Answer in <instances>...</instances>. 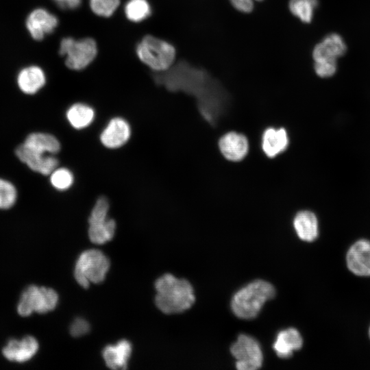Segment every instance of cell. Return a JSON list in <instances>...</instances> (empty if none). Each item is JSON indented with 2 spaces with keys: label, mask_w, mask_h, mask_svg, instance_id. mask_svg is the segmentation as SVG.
Wrapping results in <instances>:
<instances>
[{
  "label": "cell",
  "mask_w": 370,
  "mask_h": 370,
  "mask_svg": "<svg viewBox=\"0 0 370 370\" xmlns=\"http://www.w3.org/2000/svg\"><path fill=\"white\" fill-rule=\"evenodd\" d=\"M254 1H260L262 0H230L232 6L243 13H249L254 10Z\"/></svg>",
  "instance_id": "cell-32"
},
{
  "label": "cell",
  "mask_w": 370,
  "mask_h": 370,
  "mask_svg": "<svg viewBox=\"0 0 370 370\" xmlns=\"http://www.w3.org/2000/svg\"><path fill=\"white\" fill-rule=\"evenodd\" d=\"M293 226L298 237L304 241L312 242L318 237V220L310 211L299 212L294 218Z\"/></svg>",
  "instance_id": "cell-19"
},
{
  "label": "cell",
  "mask_w": 370,
  "mask_h": 370,
  "mask_svg": "<svg viewBox=\"0 0 370 370\" xmlns=\"http://www.w3.org/2000/svg\"><path fill=\"white\" fill-rule=\"evenodd\" d=\"M131 136L129 123L122 117H114L100 134V141L106 148L116 149L125 145Z\"/></svg>",
  "instance_id": "cell-12"
},
{
  "label": "cell",
  "mask_w": 370,
  "mask_h": 370,
  "mask_svg": "<svg viewBox=\"0 0 370 370\" xmlns=\"http://www.w3.org/2000/svg\"><path fill=\"white\" fill-rule=\"evenodd\" d=\"M46 75L42 68L36 65L22 69L17 75V84L25 94L34 95L46 84Z\"/></svg>",
  "instance_id": "cell-16"
},
{
  "label": "cell",
  "mask_w": 370,
  "mask_h": 370,
  "mask_svg": "<svg viewBox=\"0 0 370 370\" xmlns=\"http://www.w3.org/2000/svg\"><path fill=\"white\" fill-rule=\"evenodd\" d=\"M49 176L51 186L58 190H66L72 186L74 182L73 173L65 167H57Z\"/></svg>",
  "instance_id": "cell-26"
},
{
  "label": "cell",
  "mask_w": 370,
  "mask_h": 370,
  "mask_svg": "<svg viewBox=\"0 0 370 370\" xmlns=\"http://www.w3.org/2000/svg\"><path fill=\"white\" fill-rule=\"evenodd\" d=\"M347 47L343 38L337 34L327 35L317 44L312 51L314 61L336 60L346 52Z\"/></svg>",
  "instance_id": "cell-15"
},
{
  "label": "cell",
  "mask_w": 370,
  "mask_h": 370,
  "mask_svg": "<svg viewBox=\"0 0 370 370\" xmlns=\"http://www.w3.org/2000/svg\"><path fill=\"white\" fill-rule=\"evenodd\" d=\"M38 348L37 340L33 336H27L21 340H10L3 348L2 353L7 360L22 363L32 359Z\"/></svg>",
  "instance_id": "cell-13"
},
{
  "label": "cell",
  "mask_w": 370,
  "mask_h": 370,
  "mask_svg": "<svg viewBox=\"0 0 370 370\" xmlns=\"http://www.w3.org/2000/svg\"><path fill=\"white\" fill-rule=\"evenodd\" d=\"M17 199V190L10 181L0 178V210L12 207Z\"/></svg>",
  "instance_id": "cell-27"
},
{
  "label": "cell",
  "mask_w": 370,
  "mask_h": 370,
  "mask_svg": "<svg viewBox=\"0 0 370 370\" xmlns=\"http://www.w3.org/2000/svg\"><path fill=\"white\" fill-rule=\"evenodd\" d=\"M132 353V345L126 340H121L116 345L106 346L102 352L106 365L112 369H125Z\"/></svg>",
  "instance_id": "cell-18"
},
{
  "label": "cell",
  "mask_w": 370,
  "mask_h": 370,
  "mask_svg": "<svg viewBox=\"0 0 370 370\" xmlns=\"http://www.w3.org/2000/svg\"><path fill=\"white\" fill-rule=\"evenodd\" d=\"M58 302V293L51 288L30 285L22 293L17 312L22 317L33 312L44 314L56 308Z\"/></svg>",
  "instance_id": "cell-7"
},
{
  "label": "cell",
  "mask_w": 370,
  "mask_h": 370,
  "mask_svg": "<svg viewBox=\"0 0 370 370\" xmlns=\"http://www.w3.org/2000/svg\"><path fill=\"white\" fill-rule=\"evenodd\" d=\"M25 25L30 36L36 40H41L55 30L58 18L47 10L38 8L29 14Z\"/></svg>",
  "instance_id": "cell-10"
},
{
  "label": "cell",
  "mask_w": 370,
  "mask_h": 370,
  "mask_svg": "<svg viewBox=\"0 0 370 370\" xmlns=\"http://www.w3.org/2000/svg\"><path fill=\"white\" fill-rule=\"evenodd\" d=\"M59 53L65 57L66 66L73 71L86 69L97 54L96 41L92 38L65 37L60 43Z\"/></svg>",
  "instance_id": "cell-6"
},
{
  "label": "cell",
  "mask_w": 370,
  "mask_h": 370,
  "mask_svg": "<svg viewBox=\"0 0 370 370\" xmlns=\"http://www.w3.org/2000/svg\"><path fill=\"white\" fill-rule=\"evenodd\" d=\"M24 151L36 156L55 155L61 149L59 140L53 135L45 132L29 134L24 142L18 145Z\"/></svg>",
  "instance_id": "cell-11"
},
{
  "label": "cell",
  "mask_w": 370,
  "mask_h": 370,
  "mask_svg": "<svg viewBox=\"0 0 370 370\" xmlns=\"http://www.w3.org/2000/svg\"><path fill=\"white\" fill-rule=\"evenodd\" d=\"M219 147L222 155L228 160L234 162L243 159L249 150L247 138L234 132L224 134L219 140Z\"/></svg>",
  "instance_id": "cell-14"
},
{
  "label": "cell",
  "mask_w": 370,
  "mask_h": 370,
  "mask_svg": "<svg viewBox=\"0 0 370 370\" xmlns=\"http://www.w3.org/2000/svg\"><path fill=\"white\" fill-rule=\"evenodd\" d=\"M314 69L316 74L321 77L333 75L337 69L336 60H321L314 61Z\"/></svg>",
  "instance_id": "cell-30"
},
{
  "label": "cell",
  "mask_w": 370,
  "mask_h": 370,
  "mask_svg": "<svg viewBox=\"0 0 370 370\" xmlns=\"http://www.w3.org/2000/svg\"><path fill=\"white\" fill-rule=\"evenodd\" d=\"M116 228V221L108 218L103 221L89 224L88 237L93 243L104 244L112 239Z\"/></svg>",
  "instance_id": "cell-23"
},
{
  "label": "cell",
  "mask_w": 370,
  "mask_h": 370,
  "mask_svg": "<svg viewBox=\"0 0 370 370\" xmlns=\"http://www.w3.org/2000/svg\"><path fill=\"white\" fill-rule=\"evenodd\" d=\"M126 18L134 23L141 22L151 14V8L147 0H128L125 5Z\"/></svg>",
  "instance_id": "cell-25"
},
{
  "label": "cell",
  "mask_w": 370,
  "mask_h": 370,
  "mask_svg": "<svg viewBox=\"0 0 370 370\" xmlns=\"http://www.w3.org/2000/svg\"><path fill=\"white\" fill-rule=\"evenodd\" d=\"M346 264L353 274L370 276V241L360 239L352 244L346 254Z\"/></svg>",
  "instance_id": "cell-9"
},
{
  "label": "cell",
  "mask_w": 370,
  "mask_h": 370,
  "mask_svg": "<svg viewBox=\"0 0 370 370\" xmlns=\"http://www.w3.org/2000/svg\"><path fill=\"white\" fill-rule=\"evenodd\" d=\"M120 0H89V5L94 14L101 17H110L116 10Z\"/></svg>",
  "instance_id": "cell-28"
},
{
  "label": "cell",
  "mask_w": 370,
  "mask_h": 370,
  "mask_svg": "<svg viewBox=\"0 0 370 370\" xmlns=\"http://www.w3.org/2000/svg\"><path fill=\"white\" fill-rule=\"evenodd\" d=\"M230 352L236 360V367L239 370H256L262 365L260 345L249 335L240 334L230 347Z\"/></svg>",
  "instance_id": "cell-8"
},
{
  "label": "cell",
  "mask_w": 370,
  "mask_h": 370,
  "mask_svg": "<svg viewBox=\"0 0 370 370\" xmlns=\"http://www.w3.org/2000/svg\"><path fill=\"white\" fill-rule=\"evenodd\" d=\"M369 338H370V327H369Z\"/></svg>",
  "instance_id": "cell-34"
},
{
  "label": "cell",
  "mask_w": 370,
  "mask_h": 370,
  "mask_svg": "<svg viewBox=\"0 0 370 370\" xmlns=\"http://www.w3.org/2000/svg\"><path fill=\"white\" fill-rule=\"evenodd\" d=\"M303 338L299 332L293 328L280 332L273 343V349L281 358H290L293 352L302 347Z\"/></svg>",
  "instance_id": "cell-17"
},
{
  "label": "cell",
  "mask_w": 370,
  "mask_h": 370,
  "mask_svg": "<svg viewBox=\"0 0 370 370\" xmlns=\"http://www.w3.org/2000/svg\"><path fill=\"white\" fill-rule=\"evenodd\" d=\"M69 330L73 336H82L89 332L90 325L86 320L77 318L71 323Z\"/></svg>",
  "instance_id": "cell-31"
},
{
  "label": "cell",
  "mask_w": 370,
  "mask_h": 370,
  "mask_svg": "<svg viewBox=\"0 0 370 370\" xmlns=\"http://www.w3.org/2000/svg\"><path fill=\"white\" fill-rule=\"evenodd\" d=\"M156 79L171 90L201 94H204L213 83L205 70L184 61L162 72Z\"/></svg>",
  "instance_id": "cell-2"
},
{
  "label": "cell",
  "mask_w": 370,
  "mask_h": 370,
  "mask_svg": "<svg viewBox=\"0 0 370 370\" xmlns=\"http://www.w3.org/2000/svg\"><path fill=\"white\" fill-rule=\"evenodd\" d=\"M318 4V0H289L288 8L291 14L301 22L309 23Z\"/></svg>",
  "instance_id": "cell-24"
},
{
  "label": "cell",
  "mask_w": 370,
  "mask_h": 370,
  "mask_svg": "<svg viewBox=\"0 0 370 370\" xmlns=\"http://www.w3.org/2000/svg\"><path fill=\"white\" fill-rule=\"evenodd\" d=\"M16 157L31 170L43 175H49L58 166L59 161L55 155L36 157L15 150Z\"/></svg>",
  "instance_id": "cell-22"
},
{
  "label": "cell",
  "mask_w": 370,
  "mask_h": 370,
  "mask_svg": "<svg viewBox=\"0 0 370 370\" xmlns=\"http://www.w3.org/2000/svg\"><path fill=\"white\" fill-rule=\"evenodd\" d=\"M95 117L94 109L83 103L71 105L66 112V118L72 127L82 130L92 124Z\"/></svg>",
  "instance_id": "cell-21"
},
{
  "label": "cell",
  "mask_w": 370,
  "mask_h": 370,
  "mask_svg": "<svg viewBox=\"0 0 370 370\" xmlns=\"http://www.w3.org/2000/svg\"><path fill=\"white\" fill-rule=\"evenodd\" d=\"M136 53L143 64L157 73L171 68L176 56V50L172 44L151 35L141 39L136 45Z\"/></svg>",
  "instance_id": "cell-4"
},
{
  "label": "cell",
  "mask_w": 370,
  "mask_h": 370,
  "mask_svg": "<svg viewBox=\"0 0 370 370\" xmlns=\"http://www.w3.org/2000/svg\"><path fill=\"white\" fill-rule=\"evenodd\" d=\"M288 144L286 131L284 128L267 129L262 135V147L264 153L273 158L284 151Z\"/></svg>",
  "instance_id": "cell-20"
},
{
  "label": "cell",
  "mask_w": 370,
  "mask_h": 370,
  "mask_svg": "<svg viewBox=\"0 0 370 370\" xmlns=\"http://www.w3.org/2000/svg\"><path fill=\"white\" fill-rule=\"evenodd\" d=\"M110 203L106 196H100L97 198L88 217V224L101 222L108 217Z\"/></svg>",
  "instance_id": "cell-29"
},
{
  "label": "cell",
  "mask_w": 370,
  "mask_h": 370,
  "mask_svg": "<svg viewBox=\"0 0 370 370\" xmlns=\"http://www.w3.org/2000/svg\"><path fill=\"white\" fill-rule=\"evenodd\" d=\"M109 268V259L102 251L88 249L82 252L77 260L74 276L80 286L87 288L90 283L102 282Z\"/></svg>",
  "instance_id": "cell-5"
},
{
  "label": "cell",
  "mask_w": 370,
  "mask_h": 370,
  "mask_svg": "<svg viewBox=\"0 0 370 370\" xmlns=\"http://www.w3.org/2000/svg\"><path fill=\"white\" fill-rule=\"evenodd\" d=\"M57 5L62 9L66 10H74L77 8L81 3L82 0H53Z\"/></svg>",
  "instance_id": "cell-33"
},
{
  "label": "cell",
  "mask_w": 370,
  "mask_h": 370,
  "mask_svg": "<svg viewBox=\"0 0 370 370\" xmlns=\"http://www.w3.org/2000/svg\"><path fill=\"white\" fill-rule=\"evenodd\" d=\"M155 288L156 305L165 314L182 312L189 309L195 300L190 283L170 273L160 277L155 282Z\"/></svg>",
  "instance_id": "cell-1"
},
{
  "label": "cell",
  "mask_w": 370,
  "mask_h": 370,
  "mask_svg": "<svg viewBox=\"0 0 370 370\" xmlns=\"http://www.w3.org/2000/svg\"><path fill=\"white\" fill-rule=\"evenodd\" d=\"M275 295V289L269 282L256 280L238 290L231 301L233 313L242 319H251L260 312L264 303Z\"/></svg>",
  "instance_id": "cell-3"
}]
</instances>
